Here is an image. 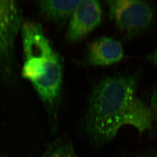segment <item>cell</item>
Returning a JSON list of instances; mask_svg holds the SVG:
<instances>
[{
    "label": "cell",
    "instance_id": "obj_8",
    "mask_svg": "<svg viewBox=\"0 0 157 157\" xmlns=\"http://www.w3.org/2000/svg\"><path fill=\"white\" fill-rule=\"evenodd\" d=\"M41 157H78L71 141L65 137L53 141Z\"/></svg>",
    "mask_w": 157,
    "mask_h": 157
},
{
    "label": "cell",
    "instance_id": "obj_1",
    "mask_svg": "<svg viewBox=\"0 0 157 157\" xmlns=\"http://www.w3.org/2000/svg\"><path fill=\"white\" fill-rule=\"evenodd\" d=\"M137 89V78L128 74L107 76L95 85L84 119V131L91 140L105 144L124 126L140 133L151 129L150 108L139 97Z\"/></svg>",
    "mask_w": 157,
    "mask_h": 157
},
{
    "label": "cell",
    "instance_id": "obj_7",
    "mask_svg": "<svg viewBox=\"0 0 157 157\" xmlns=\"http://www.w3.org/2000/svg\"><path fill=\"white\" fill-rule=\"evenodd\" d=\"M80 0H45L37 2L40 13L49 22H65L70 18Z\"/></svg>",
    "mask_w": 157,
    "mask_h": 157
},
{
    "label": "cell",
    "instance_id": "obj_2",
    "mask_svg": "<svg viewBox=\"0 0 157 157\" xmlns=\"http://www.w3.org/2000/svg\"><path fill=\"white\" fill-rule=\"evenodd\" d=\"M21 33L24 52L22 75L33 84L47 109L54 113L59 101L62 86L60 57L39 23H23Z\"/></svg>",
    "mask_w": 157,
    "mask_h": 157
},
{
    "label": "cell",
    "instance_id": "obj_4",
    "mask_svg": "<svg viewBox=\"0 0 157 157\" xmlns=\"http://www.w3.org/2000/svg\"><path fill=\"white\" fill-rule=\"evenodd\" d=\"M110 18L128 36L144 31L151 24L154 11L148 2L139 0L108 1Z\"/></svg>",
    "mask_w": 157,
    "mask_h": 157
},
{
    "label": "cell",
    "instance_id": "obj_10",
    "mask_svg": "<svg viewBox=\"0 0 157 157\" xmlns=\"http://www.w3.org/2000/svg\"><path fill=\"white\" fill-rule=\"evenodd\" d=\"M152 58L153 62H154V64L155 65V66L157 67V48L154 51V54H153V55L152 56Z\"/></svg>",
    "mask_w": 157,
    "mask_h": 157
},
{
    "label": "cell",
    "instance_id": "obj_3",
    "mask_svg": "<svg viewBox=\"0 0 157 157\" xmlns=\"http://www.w3.org/2000/svg\"><path fill=\"white\" fill-rule=\"evenodd\" d=\"M22 11L17 1L0 0V72L5 78L13 75L15 44L22 28Z\"/></svg>",
    "mask_w": 157,
    "mask_h": 157
},
{
    "label": "cell",
    "instance_id": "obj_6",
    "mask_svg": "<svg viewBox=\"0 0 157 157\" xmlns=\"http://www.w3.org/2000/svg\"><path fill=\"white\" fill-rule=\"evenodd\" d=\"M122 44L109 37H101L87 47L86 60L93 66H108L119 62L124 57Z\"/></svg>",
    "mask_w": 157,
    "mask_h": 157
},
{
    "label": "cell",
    "instance_id": "obj_5",
    "mask_svg": "<svg viewBox=\"0 0 157 157\" xmlns=\"http://www.w3.org/2000/svg\"><path fill=\"white\" fill-rule=\"evenodd\" d=\"M102 8L96 0H80L70 19L67 37L73 43L91 33L101 22Z\"/></svg>",
    "mask_w": 157,
    "mask_h": 157
},
{
    "label": "cell",
    "instance_id": "obj_11",
    "mask_svg": "<svg viewBox=\"0 0 157 157\" xmlns=\"http://www.w3.org/2000/svg\"><path fill=\"white\" fill-rule=\"evenodd\" d=\"M0 157H6L5 155H2V154H0Z\"/></svg>",
    "mask_w": 157,
    "mask_h": 157
},
{
    "label": "cell",
    "instance_id": "obj_9",
    "mask_svg": "<svg viewBox=\"0 0 157 157\" xmlns=\"http://www.w3.org/2000/svg\"><path fill=\"white\" fill-rule=\"evenodd\" d=\"M150 108L152 116V123L157 128V86L152 93Z\"/></svg>",
    "mask_w": 157,
    "mask_h": 157
}]
</instances>
